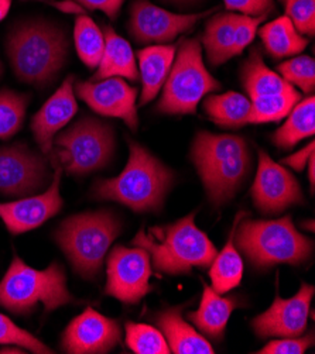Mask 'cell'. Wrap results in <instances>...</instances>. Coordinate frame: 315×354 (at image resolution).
<instances>
[{
	"label": "cell",
	"mask_w": 315,
	"mask_h": 354,
	"mask_svg": "<svg viewBox=\"0 0 315 354\" xmlns=\"http://www.w3.org/2000/svg\"><path fill=\"white\" fill-rule=\"evenodd\" d=\"M65 30L44 19L16 23L6 40V53L19 81L46 88L53 84L68 58Z\"/></svg>",
	"instance_id": "1"
},
{
	"label": "cell",
	"mask_w": 315,
	"mask_h": 354,
	"mask_svg": "<svg viewBox=\"0 0 315 354\" xmlns=\"http://www.w3.org/2000/svg\"><path fill=\"white\" fill-rule=\"evenodd\" d=\"M30 97L10 89L0 91V138L13 137L23 126Z\"/></svg>",
	"instance_id": "31"
},
{
	"label": "cell",
	"mask_w": 315,
	"mask_h": 354,
	"mask_svg": "<svg viewBox=\"0 0 315 354\" xmlns=\"http://www.w3.org/2000/svg\"><path fill=\"white\" fill-rule=\"evenodd\" d=\"M278 74L286 82L298 86L304 93L312 95L315 89V61L308 55L290 58L277 66Z\"/></svg>",
	"instance_id": "33"
},
{
	"label": "cell",
	"mask_w": 315,
	"mask_h": 354,
	"mask_svg": "<svg viewBox=\"0 0 315 354\" xmlns=\"http://www.w3.org/2000/svg\"><path fill=\"white\" fill-rule=\"evenodd\" d=\"M122 225L111 212H85L68 218L55 233L61 250L84 278H95Z\"/></svg>",
	"instance_id": "7"
},
{
	"label": "cell",
	"mask_w": 315,
	"mask_h": 354,
	"mask_svg": "<svg viewBox=\"0 0 315 354\" xmlns=\"http://www.w3.org/2000/svg\"><path fill=\"white\" fill-rule=\"evenodd\" d=\"M239 16L233 12L219 13L206 21L202 43L208 62L213 66L222 65L231 59V47Z\"/></svg>",
	"instance_id": "28"
},
{
	"label": "cell",
	"mask_w": 315,
	"mask_h": 354,
	"mask_svg": "<svg viewBox=\"0 0 315 354\" xmlns=\"http://www.w3.org/2000/svg\"><path fill=\"white\" fill-rule=\"evenodd\" d=\"M235 236L237 249L258 270L277 264L301 266L314 250V243L303 236L290 216L277 221H243Z\"/></svg>",
	"instance_id": "5"
},
{
	"label": "cell",
	"mask_w": 315,
	"mask_h": 354,
	"mask_svg": "<svg viewBox=\"0 0 315 354\" xmlns=\"http://www.w3.org/2000/svg\"><path fill=\"white\" fill-rule=\"evenodd\" d=\"M286 16L303 35L315 34V0H280Z\"/></svg>",
	"instance_id": "35"
},
{
	"label": "cell",
	"mask_w": 315,
	"mask_h": 354,
	"mask_svg": "<svg viewBox=\"0 0 315 354\" xmlns=\"http://www.w3.org/2000/svg\"><path fill=\"white\" fill-rule=\"evenodd\" d=\"M163 86L157 111L164 115H195L201 100L222 88L205 68L202 47L197 39L180 44Z\"/></svg>",
	"instance_id": "9"
},
{
	"label": "cell",
	"mask_w": 315,
	"mask_h": 354,
	"mask_svg": "<svg viewBox=\"0 0 315 354\" xmlns=\"http://www.w3.org/2000/svg\"><path fill=\"white\" fill-rule=\"evenodd\" d=\"M74 92L95 113L120 119L133 131L137 130V91L123 78L112 77L99 81H78L74 86Z\"/></svg>",
	"instance_id": "14"
},
{
	"label": "cell",
	"mask_w": 315,
	"mask_h": 354,
	"mask_svg": "<svg viewBox=\"0 0 315 354\" xmlns=\"http://www.w3.org/2000/svg\"><path fill=\"white\" fill-rule=\"evenodd\" d=\"M300 100L301 95L296 91V88L283 93L256 97L251 102L249 123L260 124L280 122L291 112V109Z\"/></svg>",
	"instance_id": "29"
},
{
	"label": "cell",
	"mask_w": 315,
	"mask_h": 354,
	"mask_svg": "<svg viewBox=\"0 0 315 354\" xmlns=\"http://www.w3.org/2000/svg\"><path fill=\"white\" fill-rule=\"evenodd\" d=\"M103 37H105V48L100 62L98 65L96 74L93 75L92 81H99L105 78H126L132 82H137L138 71L136 65L134 53L130 44L122 39L114 28L105 27L103 28Z\"/></svg>",
	"instance_id": "21"
},
{
	"label": "cell",
	"mask_w": 315,
	"mask_h": 354,
	"mask_svg": "<svg viewBox=\"0 0 315 354\" xmlns=\"http://www.w3.org/2000/svg\"><path fill=\"white\" fill-rule=\"evenodd\" d=\"M214 10L180 15L154 6L149 0H134L130 8L129 31L138 43H167L190 31L201 19Z\"/></svg>",
	"instance_id": "12"
},
{
	"label": "cell",
	"mask_w": 315,
	"mask_h": 354,
	"mask_svg": "<svg viewBox=\"0 0 315 354\" xmlns=\"http://www.w3.org/2000/svg\"><path fill=\"white\" fill-rule=\"evenodd\" d=\"M129 149L125 169L115 178L98 181L95 195L134 212H159L174 184V172L136 141L129 140Z\"/></svg>",
	"instance_id": "4"
},
{
	"label": "cell",
	"mask_w": 315,
	"mask_h": 354,
	"mask_svg": "<svg viewBox=\"0 0 315 354\" xmlns=\"http://www.w3.org/2000/svg\"><path fill=\"white\" fill-rule=\"evenodd\" d=\"M85 10H100L109 19H118L125 0H74Z\"/></svg>",
	"instance_id": "39"
},
{
	"label": "cell",
	"mask_w": 315,
	"mask_h": 354,
	"mask_svg": "<svg viewBox=\"0 0 315 354\" xmlns=\"http://www.w3.org/2000/svg\"><path fill=\"white\" fill-rule=\"evenodd\" d=\"M10 6H12V0H0V21L8 16Z\"/></svg>",
	"instance_id": "44"
},
{
	"label": "cell",
	"mask_w": 315,
	"mask_h": 354,
	"mask_svg": "<svg viewBox=\"0 0 315 354\" xmlns=\"http://www.w3.org/2000/svg\"><path fill=\"white\" fill-rule=\"evenodd\" d=\"M259 165L252 187V199L263 214H280L291 205L304 202L296 176L282 164L274 162L263 150L258 151Z\"/></svg>",
	"instance_id": "13"
},
{
	"label": "cell",
	"mask_w": 315,
	"mask_h": 354,
	"mask_svg": "<svg viewBox=\"0 0 315 354\" xmlns=\"http://www.w3.org/2000/svg\"><path fill=\"white\" fill-rule=\"evenodd\" d=\"M164 2L177 6V8H188V6L202 2V0H164Z\"/></svg>",
	"instance_id": "42"
},
{
	"label": "cell",
	"mask_w": 315,
	"mask_h": 354,
	"mask_svg": "<svg viewBox=\"0 0 315 354\" xmlns=\"http://www.w3.org/2000/svg\"><path fill=\"white\" fill-rule=\"evenodd\" d=\"M229 12H237L243 16H269L274 9L273 0H224Z\"/></svg>",
	"instance_id": "38"
},
{
	"label": "cell",
	"mask_w": 315,
	"mask_h": 354,
	"mask_svg": "<svg viewBox=\"0 0 315 354\" xmlns=\"http://www.w3.org/2000/svg\"><path fill=\"white\" fill-rule=\"evenodd\" d=\"M243 216L244 214H239L236 216L226 244L219 253H217L211 264V270H209V278L213 281V290L221 295L236 288L242 281L243 261L233 243L236 226L243 219Z\"/></svg>",
	"instance_id": "26"
},
{
	"label": "cell",
	"mask_w": 315,
	"mask_h": 354,
	"mask_svg": "<svg viewBox=\"0 0 315 354\" xmlns=\"http://www.w3.org/2000/svg\"><path fill=\"white\" fill-rule=\"evenodd\" d=\"M46 158L17 143L0 147V195L26 198L39 192L48 183Z\"/></svg>",
	"instance_id": "11"
},
{
	"label": "cell",
	"mask_w": 315,
	"mask_h": 354,
	"mask_svg": "<svg viewBox=\"0 0 315 354\" xmlns=\"http://www.w3.org/2000/svg\"><path fill=\"white\" fill-rule=\"evenodd\" d=\"M66 288V278L61 264L53 263L46 270H34L15 256L9 270L0 281V305L19 315H27L43 304L48 313L74 302Z\"/></svg>",
	"instance_id": "6"
},
{
	"label": "cell",
	"mask_w": 315,
	"mask_h": 354,
	"mask_svg": "<svg viewBox=\"0 0 315 354\" xmlns=\"http://www.w3.org/2000/svg\"><path fill=\"white\" fill-rule=\"evenodd\" d=\"M3 75V65H2V62H0V77Z\"/></svg>",
	"instance_id": "46"
},
{
	"label": "cell",
	"mask_w": 315,
	"mask_h": 354,
	"mask_svg": "<svg viewBox=\"0 0 315 354\" xmlns=\"http://www.w3.org/2000/svg\"><path fill=\"white\" fill-rule=\"evenodd\" d=\"M54 6L64 13H75L78 16L87 15V10L82 6H80L77 2H74V0H71V2H69V0H64V2L55 3Z\"/></svg>",
	"instance_id": "41"
},
{
	"label": "cell",
	"mask_w": 315,
	"mask_h": 354,
	"mask_svg": "<svg viewBox=\"0 0 315 354\" xmlns=\"http://www.w3.org/2000/svg\"><path fill=\"white\" fill-rule=\"evenodd\" d=\"M120 326L115 319L87 308L69 324L62 336V348L71 354H102L120 340Z\"/></svg>",
	"instance_id": "17"
},
{
	"label": "cell",
	"mask_w": 315,
	"mask_h": 354,
	"mask_svg": "<svg viewBox=\"0 0 315 354\" xmlns=\"http://www.w3.org/2000/svg\"><path fill=\"white\" fill-rule=\"evenodd\" d=\"M259 35L266 51L274 59L296 57L308 46V40L297 31L287 16H282L264 24L260 28Z\"/></svg>",
	"instance_id": "24"
},
{
	"label": "cell",
	"mask_w": 315,
	"mask_h": 354,
	"mask_svg": "<svg viewBox=\"0 0 315 354\" xmlns=\"http://www.w3.org/2000/svg\"><path fill=\"white\" fill-rule=\"evenodd\" d=\"M237 306L235 297L224 298L211 287L204 284L199 308L188 313V319L197 329L214 340L221 342L233 309Z\"/></svg>",
	"instance_id": "22"
},
{
	"label": "cell",
	"mask_w": 315,
	"mask_h": 354,
	"mask_svg": "<svg viewBox=\"0 0 315 354\" xmlns=\"http://www.w3.org/2000/svg\"><path fill=\"white\" fill-rule=\"evenodd\" d=\"M285 124L273 134V143L280 150H290L301 140L315 133V97L311 95L300 100L286 116Z\"/></svg>",
	"instance_id": "27"
},
{
	"label": "cell",
	"mask_w": 315,
	"mask_h": 354,
	"mask_svg": "<svg viewBox=\"0 0 315 354\" xmlns=\"http://www.w3.org/2000/svg\"><path fill=\"white\" fill-rule=\"evenodd\" d=\"M240 80L251 100L260 96L283 93L294 89L293 85L286 82L264 64L262 54L258 48H253L249 54V58L243 62Z\"/></svg>",
	"instance_id": "23"
},
{
	"label": "cell",
	"mask_w": 315,
	"mask_h": 354,
	"mask_svg": "<svg viewBox=\"0 0 315 354\" xmlns=\"http://www.w3.org/2000/svg\"><path fill=\"white\" fill-rule=\"evenodd\" d=\"M126 344L136 354H170L161 330L145 324H126Z\"/></svg>",
	"instance_id": "32"
},
{
	"label": "cell",
	"mask_w": 315,
	"mask_h": 354,
	"mask_svg": "<svg viewBox=\"0 0 315 354\" xmlns=\"http://www.w3.org/2000/svg\"><path fill=\"white\" fill-rule=\"evenodd\" d=\"M314 292L312 286L303 284L290 299L277 295L271 306L252 321L255 333L262 339L301 336L307 329Z\"/></svg>",
	"instance_id": "15"
},
{
	"label": "cell",
	"mask_w": 315,
	"mask_h": 354,
	"mask_svg": "<svg viewBox=\"0 0 315 354\" xmlns=\"http://www.w3.org/2000/svg\"><path fill=\"white\" fill-rule=\"evenodd\" d=\"M107 274L105 292L126 305L138 304L153 290L150 286L152 259L142 247L127 249L116 245L108 257Z\"/></svg>",
	"instance_id": "10"
},
{
	"label": "cell",
	"mask_w": 315,
	"mask_h": 354,
	"mask_svg": "<svg viewBox=\"0 0 315 354\" xmlns=\"http://www.w3.org/2000/svg\"><path fill=\"white\" fill-rule=\"evenodd\" d=\"M74 80L75 77L73 75L66 77L58 91L31 119V131L42 149L43 156H51L54 137L71 122L78 112Z\"/></svg>",
	"instance_id": "18"
},
{
	"label": "cell",
	"mask_w": 315,
	"mask_h": 354,
	"mask_svg": "<svg viewBox=\"0 0 315 354\" xmlns=\"http://www.w3.org/2000/svg\"><path fill=\"white\" fill-rule=\"evenodd\" d=\"M314 346V333L304 337H285L282 340H273L269 344H266L262 350L258 353L262 354H303Z\"/></svg>",
	"instance_id": "37"
},
{
	"label": "cell",
	"mask_w": 315,
	"mask_h": 354,
	"mask_svg": "<svg viewBox=\"0 0 315 354\" xmlns=\"http://www.w3.org/2000/svg\"><path fill=\"white\" fill-rule=\"evenodd\" d=\"M183 306L168 308L156 316V324L164 335L171 353L213 354L214 347L183 319Z\"/></svg>",
	"instance_id": "19"
},
{
	"label": "cell",
	"mask_w": 315,
	"mask_h": 354,
	"mask_svg": "<svg viewBox=\"0 0 315 354\" xmlns=\"http://www.w3.org/2000/svg\"><path fill=\"white\" fill-rule=\"evenodd\" d=\"M314 147H315V143L314 141H311L309 145H307L305 147H303L301 150L296 151L294 154H291L290 157H286L282 160V164L283 165H289L290 168L296 169V171H303L309 160V157L314 154Z\"/></svg>",
	"instance_id": "40"
},
{
	"label": "cell",
	"mask_w": 315,
	"mask_h": 354,
	"mask_svg": "<svg viewBox=\"0 0 315 354\" xmlns=\"http://www.w3.org/2000/svg\"><path fill=\"white\" fill-rule=\"evenodd\" d=\"M191 160L214 206L229 202L252 171L253 158L246 140L235 134L199 131Z\"/></svg>",
	"instance_id": "2"
},
{
	"label": "cell",
	"mask_w": 315,
	"mask_h": 354,
	"mask_svg": "<svg viewBox=\"0 0 315 354\" xmlns=\"http://www.w3.org/2000/svg\"><path fill=\"white\" fill-rule=\"evenodd\" d=\"M74 41L78 57L92 69H96L105 48V37L100 28L87 15L78 16L74 28Z\"/></svg>",
	"instance_id": "30"
},
{
	"label": "cell",
	"mask_w": 315,
	"mask_h": 354,
	"mask_svg": "<svg viewBox=\"0 0 315 354\" xmlns=\"http://www.w3.org/2000/svg\"><path fill=\"white\" fill-rule=\"evenodd\" d=\"M0 344H15L37 354L54 353L36 336H33L27 330L19 328L13 321H10L8 316L2 313H0Z\"/></svg>",
	"instance_id": "34"
},
{
	"label": "cell",
	"mask_w": 315,
	"mask_h": 354,
	"mask_svg": "<svg viewBox=\"0 0 315 354\" xmlns=\"http://www.w3.org/2000/svg\"><path fill=\"white\" fill-rule=\"evenodd\" d=\"M176 53V46H152L137 51L140 68L138 78L143 84L142 96H140L142 106L147 104L159 95L170 74Z\"/></svg>",
	"instance_id": "20"
},
{
	"label": "cell",
	"mask_w": 315,
	"mask_h": 354,
	"mask_svg": "<svg viewBox=\"0 0 315 354\" xmlns=\"http://www.w3.org/2000/svg\"><path fill=\"white\" fill-rule=\"evenodd\" d=\"M315 156L312 154L311 157H309V160H308V176H309V184H311V189L314 191V184H315V172H314V169H315Z\"/></svg>",
	"instance_id": "43"
},
{
	"label": "cell",
	"mask_w": 315,
	"mask_h": 354,
	"mask_svg": "<svg viewBox=\"0 0 315 354\" xmlns=\"http://www.w3.org/2000/svg\"><path fill=\"white\" fill-rule=\"evenodd\" d=\"M0 353H23L20 348H10V347H5V348H2L0 350Z\"/></svg>",
	"instance_id": "45"
},
{
	"label": "cell",
	"mask_w": 315,
	"mask_h": 354,
	"mask_svg": "<svg viewBox=\"0 0 315 354\" xmlns=\"http://www.w3.org/2000/svg\"><path fill=\"white\" fill-rule=\"evenodd\" d=\"M61 167H54L53 181L42 195L20 198L15 202L0 203V219L13 234L26 233L40 227L61 210L64 201L60 194Z\"/></svg>",
	"instance_id": "16"
},
{
	"label": "cell",
	"mask_w": 315,
	"mask_h": 354,
	"mask_svg": "<svg viewBox=\"0 0 315 354\" xmlns=\"http://www.w3.org/2000/svg\"><path fill=\"white\" fill-rule=\"evenodd\" d=\"M133 245L142 247L160 272L170 275L188 274L194 267L206 268L217 256V247L197 227L195 214L176 223L142 229L132 240Z\"/></svg>",
	"instance_id": "3"
},
{
	"label": "cell",
	"mask_w": 315,
	"mask_h": 354,
	"mask_svg": "<svg viewBox=\"0 0 315 354\" xmlns=\"http://www.w3.org/2000/svg\"><path fill=\"white\" fill-rule=\"evenodd\" d=\"M267 16H259V17H252V16H239L237 24L235 27L233 32V41L231 47V58L240 55L243 50L246 48L255 39V35L258 32L259 24L266 19Z\"/></svg>",
	"instance_id": "36"
},
{
	"label": "cell",
	"mask_w": 315,
	"mask_h": 354,
	"mask_svg": "<svg viewBox=\"0 0 315 354\" xmlns=\"http://www.w3.org/2000/svg\"><path fill=\"white\" fill-rule=\"evenodd\" d=\"M204 112L215 124L225 129H239L249 124L251 100L242 93L229 91L208 96L202 103Z\"/></svg>",
	"instance_id": "25"
},
{
	"label": "cell",
	"mask_w": 315,
	"mask_h": 354,
	"mask_svg": "<svg viewBox=\"0 0 315 354\" xmlns=\"http://www.w3.org/2000/svg\"><path fill=\"white\" fill-rule=\"evenodd\" d=\"M53 147L50 158L54 167H61L69 175H88L112 160L116 150L115 130L111 123L85 116L60 131Z\"/></svg>",
	"instance_id": "8"
}]
</instances>
